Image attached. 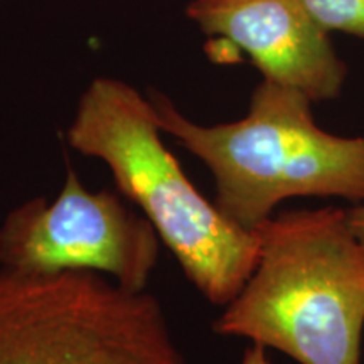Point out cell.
I'll return each mask as SVG.
<instances>
[{
    "label": "cell",
    "instance_id": "cell-1",
    "mask_svg": "<svg viewBox=\"0 0 364 364\" xmlns=\"http://www.w3.org/2000/svg\"><path fill=\"white\" fill-rule=\"evenodd\" d=\"M257 233V267L213 331L299 364H361L364 243L348 209H289Z\"/></svg>",
    "mask_w": 364,
    "mask_h": 364
},
{
    "label": "cell",
    "instance_id": "cell-2",
    "mask_svg": "<svg viewBox=\"0 0 364 364\" xmlns=\"http://www.w3.org/2000/svg\"><path fill=\"white\" fill-rule=\"evenodd\" d=\"M149 97L100 76L83 91L66 139L103 161L117 188L144 211L184 275L206 300L233 302L260 258V236L204 198L166 147Z\"/></svg>",
    "mask_w": 364,
    "mask_h": 364
},
{
    "label": "cell",
    "instance_id": "cell-3",
    "mask_svg": "<svg viewBox=\"0 0 364 364\" xmlns=\"http://www.w3.org/2000/svg\"><path fill=\"white\" fill-rule=\"evenodd\" d=\"M149 98L162 134L206 164L216 206L245 230L257 231L290 198L364 203V136L318 129L302 91L263 80L247 115L216 125L196 124L159 91Z\"/></svg>",
    "mask_w": 364,
    "mask_h": 364
},
{
    "label": "cell",
    "instance_id": "cell-4",
    "mask_svg": "<svg viewBox=\"0 0 364 364\" xmlns=\"http://www.w3.org/2000/svg\"><path fill=\"white\" fill-rule=\"evenodd\" d=\"M0 364H188L161 302L98 272L0 267Z\"/></svg>",
    "mask_w": 364,
    "mask_h": 364
},
{
    "label": "cell",
    "instance_id": "cell-5",
    "mask_svg": "<svg viewBox=\"0 0 364 364\" xmlns=\"http://www.w3.org/2000/svg\"><path fill=\"white\" fill-rule=\"evenodd\" d=\"M161 243L147 218L112 191H88L68 167L53 201L34 198L6 216L0 267L24 273L98 272L130 292H145Z\"/></svg>",
    "mask_w": 364,
    "mask_h": 364
},
{
    "label": "cell",
    "instance_id": "cell-6",
    "mask_svg": "<svg viewBox=\"0 0 364 364\" xmlns=\"http://www.w3.org/2000/svg\"><path fill=\"white\" fill-rule=\"evenodd\" d=\"M186 17L247 54L263 80L302 91L312 102L343 91L348 66L300 0H191Z\"/></svg>",
    "mask_w": 364,
    "mask_h": 364
},
{
    "label": "cell",
    "instance_id": "cell-7",
    "mask_svg": "<svg viewBox=\"0 0 364 364\" xmlns=\"http://www.w3.org/2000/svg\"><path fill=\"white\" fill-rule=\"evenodd\" d=\"M312 19L327 33L364 38V0H300Z\"/></svg>",
    "mask_w": 364,
    "mask_h": 364
},
{
    "label": "cell",
    "instance_id": "cell-8",
    "mask_svg": "<svg viewBox=\"0 0 364 364\" xmlns=\"http://www.w3.org/2000/svg\"><path fill=\"white\" fill-rule=\"evenodd\" d=\"M241 364H272V363L267 356V348H263L260 344L252 343V346H248V348L245 349Z\"/></svg>",
    "mask_w": 364,
    "mask_h": 364
},
{
    "label": "cell",
    "instance_id": "cell-9",
    "mask_svg": "<svg viewBox=\"0 0 364 364\" xmlns=\"http://www.w3.org/2000/svg\"><path fill=\"white\" fill-rule=\"evenodd\" d=\"M348 215L354 233H356L358 238L364 243V203L354 204L353 208H349Z\"/></svg>",
    "mask_w": 364,
    "mask_h": 364
}]
</instances>
